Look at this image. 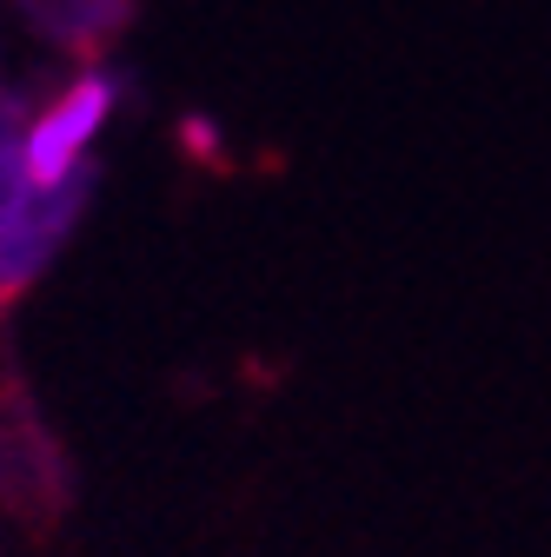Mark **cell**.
Here are the masks:
<instances>
[{
    "label": "cell",
    "mask_w": 551,
    "mask_h": 557,
    "mask_svg": "<svg viewBox=\"0 0 551 557\" xmlns=\"http://www.w3.org/2000/svg\"><path fill=\"white\" fill-rule=\"evenodd\" d=\"M120 113V81L87 66L74 74L40 113L21 120V166L34 186L47 193H74V186H94V153Z\"/></svg>",
    "instance_id": "cell-2"
},
{
    "label": "cell",
    "mask_w": 551,
    "mask_h": 557,
    "mask_svg": "<svg viewBox=\"0 0 551 557\" xmlns=\"http://www.w3.org/2000/svg\"><path fill=\"white\" fill-rule=\"evenodd\" d=\"M21 120L14 100H0V293H21L53 265L66 233L87 213V186L74 193H47L21 166Z\"/></svg>",
    "instance_id": "cell-1"
}]
</instances>
